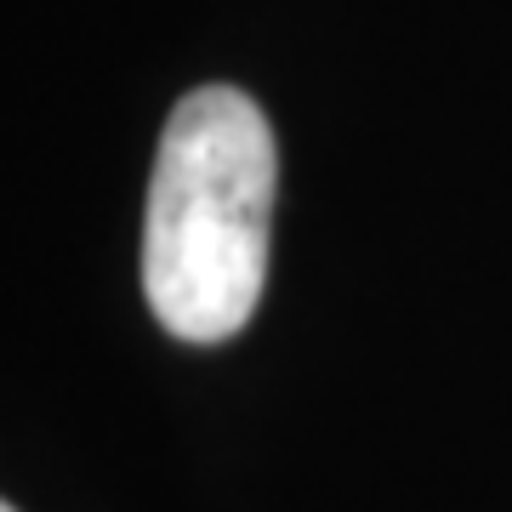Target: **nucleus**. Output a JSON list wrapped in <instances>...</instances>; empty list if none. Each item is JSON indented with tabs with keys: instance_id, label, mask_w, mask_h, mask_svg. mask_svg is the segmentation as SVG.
Returning a JSON list of instances; mask_svg holds the SVG:
<instances>
[{
	"instance_id": "f03ea898",
	"label": "nucleus",
	"mask_w": 512,
	"mask_h": 512,
	"mask_svg": "<svg viewBox=\"0 0 512 512\" xmlns=\"http://www.w3.org/2000/svg\"><path fill=\"white\" fill-rule=\"evenodd\" d=\"M0 512H12V507H6V501H0Z\"/></svg>"
},
{
	"instance_id": "f257e3e1",
	"label": "nucleus",
	"mask_w": 512,
	"mask_h": 512,
	"mask_svg": "<svg viewBox=\"0 0 512 512\" xmlns=\"http://www.w3.org/2000/svg\"><path fill=\"white\" fill-rule=\"evenodd\" d=\"M279 154L245 92H188L160 137L143 205V296L183 342H228L251 325L268 279Z\"/></svg>"
}]
</instances>
